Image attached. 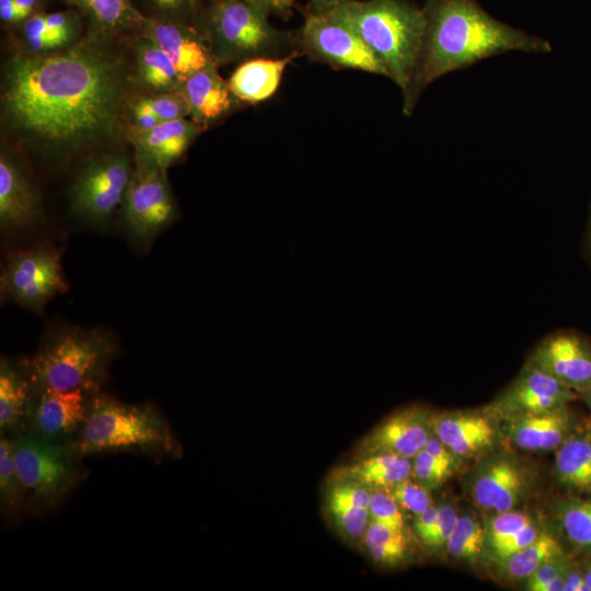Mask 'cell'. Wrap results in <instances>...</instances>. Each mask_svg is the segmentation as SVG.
Returning a JSON list of instances; mask_svg holds the SVG:
<instances>
[{
    "label": "cell",
    "instance_id": "cell-3",
    "mask_svg": "<svg viewBox=\"0 0 591 591\" xmlns=\"http://www.w3.org/2000/svg\"><path fill=\"white\" fill-rule=\"evenodd\" d=\"M325 12L362 39L402 92L407 88L424 35L422 9L410 0H345Z\"/></svg>",
    "mask_w": 591,
    "mask_h": 591
},
{
    "label": "cell",
    "instance_id": "cell-56",
    "mask_svg": "<svg viewBox=\"0 0 591 591\" xmlns=\"http://www.w3.org/2000/svg\"><path fill=\"white\" fill-rule=\"evenodd\" d=\"M205 1L207 2V1H211V0H205Z\"/></svg>",
    "mask_w": 591,
    "mask_h": 591
},
{
    "label": "cell",
    "instance_id": "cell-2",
    "mask_svg": "<svg viewBox=\"0 0 591 591\" xmlns=\"http://www.w3.org/2000/svg\"><path fill=\"white\" fill-rule=\"evenodd\" d=\"M425 28L407 88L404 115L410 116L434 80L480 60L512 51L548 53L551 44L487 13L477 0H427Z\"/></svg>",
    "mask_w": 591,
    "mask_h": 591
},
{
    "label": "cell",
    "instance_id": "cell-35",
    "mask_svg": "<svg viewBox=\"0 0 591 591\" xmlns=\"http://www.w3.org/2000/svg\"><path fill=\"white\" fill-rule=\"evenodd\" d=\"M558 518L573 544L591 548V498L565 501L558 507Z\"/></svg>",
    "mask_w": 591,
    "mask_h": 591
},
{
    "label": "cell",
    "instance_id": "cell-24",
    "mask_svg": "<svg viewBox=\"0 0 591 591\" xmlns=\"http://www.w3.org/2000/svg\"><path fill=\"white\" fill-rule=\"evenodd\" d=\"M65 1L81 13L89 35L105 39L129 31L138 32L143 19L134 0Z\"/></svg>",
    "mask_w": 591,
    "mask_h": 591
},
{
    "label": "cell",
    "instance_id": "cell-15",
    "mask_svg": "<svg viewBox=\"0 0 591 591\" xmlns=\"http://www.w3.org/2000/svg\"><path fill=\"white\" fill-rule=\"evenodd\" d=\"M526 363L553 376L579 396L591 387V340L572 329L544 337Z\"/></svg>",
    "mask_w": 591,
    "mask_h": 591
},
{
    "label": "cell",
    "instance_id": "cell-48",
    "mask_svg": "<svg viewBox=\"0 0 591 591\" xmlns=\"http://www.w3.org/2000/svg\"><path fill=\"white\" fill-rule=\"evenodd\" d=\"M438 515V506L431 505L427 510L414 517V531L424 542L434 525Z\"/></svg>",
    "mask_w": 591,
    "mask_h": 591
},
{
    "label": "cell",
    "instance_id": "cell-55",
    "mask_svg": "<svg viewBox=\"0 0 591 591\" xmlns=\"http://www.w3.org/2000/svg\"><path fill=\"white\" fill-rule=\"evenodd\" d=\"M583 579L589 588V591H591V565L588 567V569L583 573Z\"/></svg>",
    "mask_w": 591,
    "mask_h": 591
},
{
    "label": "cell",
    "instance_id": "cell-19",
    "mask_svg": "<svg viewBox=\"0 0 591 591\" xmlns=\"http://www.w3.org/2000/svg\"><path fill=\"white\" fill-rule=\"evenodd\" d=\"M42 218L37 190L21 166L4 152L0 157V225L4 231L30 227Z\"/></svg>",
    "mask_w": 591,
    "mask_h": 591
},
{
    "label": "cell",
    "instance_id": "cell-37",
    "mask_svg": "<svg viewBox=\"0 0 591 591\" xmlns=\"http://www.w3.org/2000/svg\"><path fill=\"white\" fill-rule=\"evenodd\" d=\"M44 12L45 11H40L32 15L18 26L23 44L34 54H47L65 47V45L46 28Z\"/></svg>",
    "mask_w": 591,
    "mask_h": 591
},
{
    "label": "cell",
    "instance_id": "cell-40",
    "mask_svg": "<svg viewBox=\"0 0 591 591\" xmlns=\"http://www.w3.org/2000/svg\"><path fill=\"white\" fill-rule=\"evenodd\" d=\"M371 520L394 530L406 531L405 513L385 489H372L369 503Z\"/></svg>",
    "mask_w": 591,
    "mask_h": 591
},
{
    "label": "cell",
    "instance_id": "cell-41",
    "mask_svg": "<svg viewBox=\"0 0 591 591\" xmlns=\"http://www.w3.org/2000/svg\"><path fill=\"white\" fill-rule=\"evenodd\" d=\"M141 99L161 123L190 116L189 106L181 88Z\"/></svg>",
    "mask_w": 591,
    "mask_h": 591
},
{
    "label": "cell",
    "instance_id": "cell-9",
    "mask_svg": "<svg viewBox=\"0 0 591 591\" xmlns=\"http://www.w3.org/2000/svg\"><path fill=\"white\" fill-rule=\"evenodd\" d=\"M132 172L129 159L119 153L103 154L88 161L70 186L72 213L91 224L108 221L123 204Z\"/></svg>",
    "mask_w": 591,
    "mask_h": 591
},
{
    "label": "cell",
    "instance_id": "cell-46",
    "mask_svg": "<svg viewBox=\"0 0 591 591\" xmlns=\"http://www.w3.org/2000/svg\"><path fill=\"white\" fill-rule=\"evenodd\" d=\"M262 10L268 16L274 15L287 20L293 10L297 0H245Z\"/></svg>",
    "mask_w": 591,
    "mask_h": 591
},
{
    "label": "cell",
    "instance_id": "cell-50",
    "mask_svg": "<svg viewBox=\"0 0 591 591\" xmlns=\"http://www.w3.org/2000/svg\"><path fill=\"white\" fill-rule=\"evenodd\" d=\"M0 21L5 27L20 25L19 12L14 0H0Z\"/></svg>",
    "mask_w": 591,
    "mask_h": 591
},
{
    "label": "cell",
    "instance_id": "cell-21",
    "mask_svg": "<svg viewBox=\"0 0 591 591\" xmlns=\"http://www.w3.org/2000/svg\"><path fill=\"white\" fill-rule=\"evenodd\" d=\"M189 117L162 121L154 128L130 135L136 148V161L166 170L179 160L201 131Z\"/></svg>",
    "mask_w": 591,
    "mask_h": 591
},
{
    "label": "cell",
    "instance_id": "cell-5",
    "mask_svg": "<svg viewBox=\"0 0 591 591\" xmlns=\"http://www.w3.org/2000/svg\"><path fill=\"white\" fill-rule=\"evenodd\" d=\"M106 332L67 327L49 336L27 364L32 392L43 390L99 391L116 355Z\"/></svg>",
    "mask_w": 591,
    "mask_h": 591
},
{
    "label": "cell",
    "instance_id": "cell-38",
    "mask_svg": "<svg viewBox=\"0 0 591 591\" xmlns=\"http://www.w3.org/2000/svg\"><path fill=\"white\" fill-rule=\"evenodd\" d=\"M533 522L529 514L514 509L495 513L485 526L486 548H491Z\"/></svg>",
    "mask_w": 591,
    "mask_h": 591
},
{
    "label": "cell",
    "instance_id": "cell-49",
    "mask_svg": "<svg viewBox=\"0 0 591 591\" xmlns=\"http://www.w3.org/2000/svg\"><path fill=\"white\" fill-rule=\"evenodd\" d=\"M19 12L20 25L32 15L44 11L47 0H14Z\"/></svg>",
    "mask_w": 591,
    "mask_h": 591
},
{
    "label": "cell",
    "instance_id": "cell-43",
    "mask_svg": "<svg viewBox=\"0 0 591 591\" xmlns=\"http://www.w3.org/2000/svg\"><path fill=\"white\" fill-rule=\"evenodd\" d=\"M569 569L564 555L548 559L525 579V589L530 591H544L546 586L565 575Z\"/></svg>",
    "mask_w": 591,
    "mask_h": 591
},
{
    "label": "cell",
    "instance_id": "cell-23",
    "mask_svg": "<svg viewBox=\"0 0 591 591\" xmlns=\"http://www.w3.org/2000/svg\"><path fill=\"white\" fill-rule=\"evenodd\" d=\"M505 421L510 440L525 451L556 450L571 433L572 428V416L568 405Z\"/></svg>",
    "mask_w": 591,
    "mask_h": 591
},
{
    "label": "cell",
    "instance_id": "cell-10",
    "mask_svg": "<svg viewBox=\"0 0 591 591\" xmlns=\"http://www.w3.org/2000/svg\"><path fill=\"white\" fill-rule=\"evenodd\" d=\"M121 209L129 237L142 246L151 243L177 217L166 170L137 161Z\"/></svg>",
    "mask_w": 591,
    "mask_h": 591
},
{
    "label": "cell",
    "instance_id": "cell-1",
    "mask_svg": "<svg viewBox=\"0 0 591 591\" xmlns=\"http://www.w3.org/2000/svg\"><path fill=\"white\" fill-rule=\"evenodd\" d=\"M89 35L73 48L16 56L7 66L2 109L30 139L51 149L109 136L119 119L124 73L118 58Z\"/></svg>",
    "mask_w": 591,
    "mask_h": 591
},
{
    "label": "cell",
    "instance_id": "cell-22",
    "mask_svg": "<svg viewBox=\"0 0 591 591\" xmlns=\"http://www.w3.org/2000/svg\"><path fill=\"white\" fill-rule=\"evenodd\" d=\"M301 56L299 49L282 57H259L243 61L228 80L237 101L256 104L278 90L287 66Z\"/></svg>",
    "mask_w": 591,
    "mask_h": 591
},
{
    "label": "cell",
    "instance_id": "cell-47",
    "mask_svg": "<svg viewBox=\"0 0 591 591\" xmlns=\"http://www.w3.org/2000/svg\"><path fill=\"white\" fill-rule=\"evenodd\" d=\"M424 450L445 465L454 470L457 468L460 457L451 452L434 434L429 438Z\"/></svg>",
    "mask_w": 591,
    "mask_h": 591
},
{
    "label": "cell",
    "instance_id": "cell-53",
    "mask_svg": "<svg viewBox=\"0 0 591 591\" xmlns=\"http://www.w3.org/2000/svg\"><path fill=\"white\" fill-rule=\"evenodd\" d=\"M587 245H588L589 253L591 255V205H590L589 220H588V227H587Z\"/></svg>",
    "mask_w": 591,
    "mask_h": 591
},
{
    "label": "cell",
    "instance_id": "cell-28",
    "mask_svg": "<svg viewBox=\"0 0 591 591\" xmlns=\"http://www.w3.org/2000/svg\"><path fill=\"white\" fill-rule=\"evenodd\" d=\"M136 47L137 66L142 83L166 92L182 86L184 81L173 62L154 42L140 34Z\"/></svg>",
    "mask_w": 591,
    "mask_h": 591
},
{
    "label": "cell",
    "instance_id": "cell-14",
    "mask_svg": "<svg viewBox=\"0 0 591 591\" xmlns=\"http://www.w3.org/2000/svg\"><path fill=\"white\" fill-rule=\"evenodd\" d=\"M580 396L540 369L525 363L514 380L486 408L495 418L508 420L569 405Z\"/></svg>",
    "mask_w": 591,
    "mask_h": 591
},
{
    "label": "cell",
    "instance_id": "cell-39",
    "mask_svg": "<svg viewBox=\"0 0 591 591\" xmlns=\"http://www.w3.org/2000/svg\"><path fill=\"white\" fill-rule=\"evenodd\" d=\"M404 513L414 517L427 510L431 505L430 490L412 477L404 479L387 489Z\"/></svg>",
    "mask_w": 591,
    "mask_h": 591
},
{
    "label": "cell",
    "instance_id": "cell-11",
    "mask_svg": "<svg viewBox=\"0 0 591 591\" xmlns=\"http://www.w3.org/2000/svg\"><path fill=\"white\" fill-rule=\"evenodd\" d=\"M0 289L7 300L40 311L55 296L67 290L59 253L48 247L16 253L2 270Z\"/></svg>",
    "mask_w": 591,
    "mask_h": 591
},
{
    "label": "cell",
    "instance_id": "cell-51",
    "mask_svg": "<svg viewBox=\"0 0 591 591\" xmlns=\"http://www.w3.org/2000/svg\"><path fill=\"white\" fill-rule=\"evenodd\" d=\"M565 591H589L583 573L569 569L566 573Z\"/></svg>",
    "mask_w": 591,
    "mask_h": 591
},
{
    "label": "cell",
    "instance_id": "cell-30",
    "mask_svg": "<svg viewBox=\"0 0 591 591\" xmlns=\"http://www.w3.org/2000/svg\"><path fill=\"white\" fill-rule=\"evenodd\" d=\"M360 547L379 566L395 567L406 560L409 552L406 531L394 530L370 521Z\"/></svg>",
    "mask_w": 591,
    "mask_h": 591
},
{
    "label": "cell",
    "instance_id": "cell-54",
    "mask_svg": "<svg viewBox=\"0 0 591 591\" xmlns=\"http://www.w3.org/2000/svg\"><path fill=\"white\" fill-rule=\"evenodd\" d=\"M580 398L584 402V404L589 407L591 410V387L580 395Z\"/></svg>",
    "mask_w": 591,
    "mask_h": 591
},
{
    "label": "cell",
    "instance_id": "cell-12",
    "mask_svg": "<svg viewBox=\"0 0 591 591\" xmlns=\"http://www.w3.org/2000/svg\"><path fill=\"white\" fill-rule=\"evenodd\" d=\"M97 392L88 389L32 392L20 431L48 441L72 443Z\"/></svg>",
    "mask_w": 591,
    "mask_h": 591
},
{
    "label": "cell",
    "instance_id": "cell-20",
    "mask_svg": "<svg viewBox=\"0 0 591 591\" xmlns=\"http://www.w3.org/2000/svg\"><path fill=\"white\" fill-rule=\"evenodd\" d=\"M181 91L189 106V118L201 128L223 118L234 109L237 102L228 81L221 78L215 61L189 76L183 82Z\"/></svg>",
    "mask_w": 591,
    "mask_h": 591
},
{
    "label": "cell",
    "instance_id": "cell-36",
    "mask_svg": "<svg viewBox=\"0 0 591 591\" xmlns=\"http://www.w3.org/2000/svg\"><path fill=\"white\" fill-rule=\"evenodd\" d=\"M455 471L424 449L412 459V478L430 491L444 484Z\"/></svg>",
    "mask_w": 591,
    "mask_h": 591
},
{
    "label": "cell",
    "instance_id": "cell-6",
    "mask_svg": "<svg viewBox=\"0 0 591 591\" xmlns=\"http://www.w3.org/2000/svg\"><path fill=\"white\" fill-rule=\"evenodd\" d=\"M199 30L218 66L282 57L297 49L296 33L275 27L266 13L245 0L207 1Z\"/></svg>",
    "mask_w": 591,
    "mask_h": 591
},
{
    "label": "cell",
    "instance_id": "cell-17",
    "mask_svg": "<svg viewBox=\"0 0 591 591\" xmlns=\"http://www.w3.org/2000/svg\"><path fill=\"white\" fill-rule=\"evenodd\" d=\"M495 420L486 409L432 413L431 429L432 434L457 457L471 459L495 447L498 439Z\"/></svg>",
    "mask_w": 591,
    "mask_h": 591
},
{
    "label": "cell",
    "instance_id": "cell-33",
    "mask_svg": "<svg viewBox=\"0 0 591 591\" xmlns=\"http://www.w3.org/2000/svg\"><path fill=\"white\" fill-rule=\"evenodd\" d=\"M26 491L18 474L8 436L0 439V501L5 513L16 514L25 501Z\"/></svg>",
    "mask_w": 591,
    "mask_h": 591
},
{
    "label": "cell",
    "instance_id": "cell-45",
    "mask_svg": "<svg viewBox=\"0 0 591 591\" xmlns=\"http://www.w3.org/2000/svg\"><path fill=\"white\" fill-rule=\"evenodd\" d=\"M131 119L130 135L146 132L161 123L142 99L137 100L132 105Z\"/></svg>",
    "mask_w": 591,
    "mask_h": 591
},
{
    "label": "cell",
    "instance_id": "cell-42",
    "mask_svg": "<svg viewBox=\"0 0 591 591\" xmlns=\"http://www.w3.org/2000/svg\"><path fill=\"white\" fill-rule=\"evenodd\" d=\"M459 519L456 508L451 503L438 506V515L433 528L427 535L424 544L431 548H441L447 545Z\"/></svg>",
    "mask_w": 591,
    "mask_h": 591
},
{
    "label": "cell",
    "instance_id": "cell-8",
    "mask_svg": "<svg viewBox=\"0 0 591 591\" xmlns=\"http://www.w3.org/2000/svg\"><path fill=\"white\" fill-rule=\"evenodd\" d=\"M301 55L336 69H354L389 78L378 56L348 26L326 12L308 11L296 33Z\"/></svg>",
    "mask_w": 591,
    "mask_h": 591
},
{
    "label": "cell",
    "instance_id": "cell-25",
    "mask_svg": "<svg viewBox=\"0 0 591 591\" xmlns=\"http://www.w3.org/2000/svg\"><path fill=\"white\" fill-rule=\"evenodd\" d=\"M32 387L27 366H18L5 358L0 362V430L14 434L22 429Z\"/></svg>",
    "mask_w": 591,
    "mask_h": 591
},
{
    "label": "cell",
    "instance_id": "cell-44",
    "mask_svg": "<svg viewBox=\"0 0 591 591\" xmlns=\"http://www.w3.org/2000/svg\"><path fill=\"white\" fill-rule=\"evenodd\" d=\"M540 533L541 532L537 525L533 522L523 528L521 531L489 548V555L493 560H500L531 544L540 535Z\"/></svg>",
    "mask_w": 591,
    "mask_h": 591
},
{
    "label": "cell",
    "instance_id": "cell-52",
    "mask_svg": "<svg viewBox=\"0 0 591 591\" xmlns=\"http://www.w3.org/2000/svg\"><path fill=\"white\" fill-rule=\"evenodd\" d=\"M309 10L313 12H325L336 7L345 0H306Z\"/></svg>",
    "mask_w": 591,
    "mask_h": 591
},
{
    "label": "cell",
    "instance_id": "cell-26",
    "mask_svg": "<svg viewBox=\"0 0 591 591\" xmlns=\"http://www.w3.org/2000/svg\"><path fill=\"white\" fill-rule=\"evenodd\" d=\"M332 476L352 478L371 489L387 490L412 477V459L392 453L372 454L337 468Z\"/></svg>",
    "mask_w": 591,
    "mask_h": 591
},
{
    "label": "cell",
    "instance_id": "cell-27",
    "mask_svg": "<svg viewBox=\"0 0 591 591\" xmlns=\"http://www.w3.org/2000/svg\"><path fill=\"white\" fill-rule=\"evenodd\" d=\"M555 474L560 485L591 494V436L570 433L556 449Z\"/></svg>",
    "mask_w": 591,
    "mask_h": 591
},
{
    "label": "cell",
    "instance_id": "cell-32",
    "mask_svg": "<svg viewBox=\"0 0 591 591\" xmlns=\"http://www.w3.org/2000/svg\"><path fill=\"white\" fill-rule=\"evenodd\" d=\"M140 14L148 19L176 22L199 28L205 0H134Z\"/></svg>",
    "mask_w": 591,
    "mask_h": 591
},
{
    "label": "cell",
    "instance_id": "cell-13",
    "mask_svg": "<svg viewBox=\"0 0 591 591\" xmlns=\"http://www.w3.org/2000/svg\"><path fill=\"white\" fill-rule=\"evenodd\" d=\"M534 472L526 463L509 454L484 459L468 479L473 502L482 510L498 513L514 509L528 495Z\"/></svg>",
    "mask_w": 591,
    "mask_h": 591
},
{
    "label": "cell",
    "instance_id": "cell-31",
    "mask_svg": "<svg viewBox=\"0 0 591 591\" xmlns=\"http://www.w3.org/2000/svg\"><path fill=\"white\" fill-rule=\"evenodd\" d=\"M445 547L451 557L474 563L486 549V529L472 514L459 515Z\"/></svg>",
    "mask_w": 591,
    "mask_h": 591
},
{
    "label": "cell",
    "instance_id": "cell-29",
    "mask_svg": "<svg viewBox=\"0 0 591 591\" xmlns=\"http://www.w3.org/2000/svg\"><path fill=\"white\" fill-rule=\"evenodd\" d=\"M561 555L560 543L552 534L541 532L531 544L495 563L506 579L525 580L542 564Z\"/></svg>",
    "mask_w": 591,
    "mask_h": 591
},
{
    "label": "cell",
    "instance_id": "cell-18",
    "mask_svg": "<svg viewBox=\"0 0 591 591\" xmlns=\"http://www.w3.org/2000/svg\"><path fill=\"white\" fill-rule=\"evenodd\" d=\"M138 33L167 55L183 81L213 61L209 44L196 26L143 16Z\"/></svg>",
    "mask_w": 591,
    "mask_h": 591
},
{
    "label": "cell",
    "instance_id": "cell-7",
    "mask_svg": "<svg viewBox=\"0 0 591 591\" xmlns=\"http://www.w3.org/2000/svg\"><path fill=\"white\" fill-rule=\"evenodd\" d=\"M9 438L26 496L39 506L56 505L81 474L80 455L72 443L48 441L26 431Z\"/></svg>",
    "mask_w": 591,
    "mask_h": 591
},
{
    "label": "cell",
    "instance_id": "cell-16",
    "mask_svg": "<svg viewBox=\"0 0 591 591\" xmlns=\"http://www.w3.org/2000/svg\"><path fill=\"white\" fill-rule=\"evenodd\" d=\"M431 415L417 405L391 414L362 438L355 460L378 453L413 459L432 436Z\"/></svg>",
    "mask_w": 591,
    "mask_h": 591
},
{
    "label": "cell",
    "instance_id": "cell-34",
    "mask_svg": "<svg viewBox=\"0 0 591 591\" xmlns=\"http://www.w3.org/2000/svg\"><path fill=\"white\" fill-rule=\"evenodd\" d=\"M325 514L335 532L347 543L360 546L369 528V508L324 502Z\"/></svg>",
    "mask_w": 591,
    "mask_h": 591
},
{
    "label": "cell",
    "instance_id": "cell-4",
    "mask_svg": "<svg viewBox=\"0 0 591 591\" xmlns=\"http://www.w3.org/2000/svg\"><path fill=\"white\" fill-rule=\"evenodd\" d=\"M72 445L80 457L117 451L172 456L179 450L170 425L153 406L126 404L99 392Z\"/></svg>",
    "mask_w": 591,
    "mask_h": 591
}]
</instances>
